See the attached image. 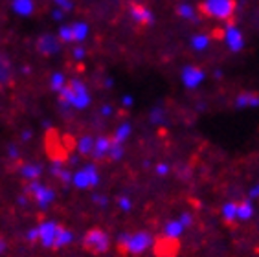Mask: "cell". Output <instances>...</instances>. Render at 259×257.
<instances>
[{"mask_svg":"<svg viewBox=\"0 0 259 257\" xmlns=\"http://www.w3.org/2000/svg\"><path fill=\"white\" fill-rule=\"evenodd\" d=\"M72 182H74L75 188H79V189H87V188H94V186H98V182H100V175H98L96 165L89 163L87 167L77 171V173L74 175V178H72Z\"/></svg>","mask_w":259,"mask_h":257,"instance_id":"cell-4","label":"cell"},{"mask_svg":"<svg viewBox=\"0 0 259 257\" xmlns=\"http://www.w3.org/2000/svg\"><path fill=\"white\" fill-rule=\"evenodd\" d=\"M223 219L226 223H234L237 219V202H226L223 206Z\"/></svg>","mask_w":259,"mask_h":257,"instance_id":"cell-24","label":"cell"},{"mask_svg":"<svg viewBox=\"0 0 259 257\" xmlns=\"http://www.w3.org/2000/svg\"><path fill=\"white\" fill-rule=\"evenodd\" d=\"M110 145H112V138H105V136L98 138L96 140V144H94L92 156H94L96 160L107 158V156H109V151H110Z\"/></svg>","mask_w":259,"mask_h":257,"instance_id":"cell-13","label":"cell"},{"mask_svg":"<svg viewBox=\"0 0 259 257\" xmlns=\"http://www.w3.org/2000/svg\"><path fill=\"white\" fill-rule=\"evenodd\" d=\"M225 42L232 52H241L244 46V37L241 33L239 28H235L234 24H228L225 28Z\"/></svg>","mask_w":259,"mask_h":257,"instance_id":"cell-8","label":"cell"},{"mask_svg":"<svg viewBox=\"0 0 259 257\" xmlns=\"http://www.w3.org/2000/svg\"><path fill=\"white\" fill-rule=\"evenodd\" d=\"M83 55H85V50H83V48H75L74 50V57H75V59H81Z\"/></svg>","mask_w":259,"mask_h":257,"instance_id":"cell-36","label":"cell"},{"mask_svg":"<svg viewBox=\"0 0 259 257\" xmlns=\"http://www.w3.org/2000/svg\"><path fill=\"white\" fill-rule=\"evenodd\" d=\"M39 175H40L39 165H33V163H26V165H22V177H26L28 180H37Z\"/></svg>","mask_w":259,"mask_h":257,"instance_id":"cell-26","label":"cell"},{"mask_svg":"<svg viewBox=\"0 0 259 257\" xmlns=\"http://www.w3.org/2000/svg\"><path fill=\"white\" fill-rule=\"evenodd\" d=\"M54 19L55 20H61V19H63V10H55L54 11Z\"/></svg>","mask_w":259,"mask_h":257,"instance_id":"cell-38","label":"cell"},{"mask_svg":"<svg viewBox=\"0 0 259 257\" xmlns=\"http://www.w3.org/2000/svg\"><path fill=\"white\" fill-rule=\"evenodd\" d=\"M177 13H179L182 19L186 20H195L197 19V10H195L193 6L188 4V2H184V4H179V8H177Z\"/></svg>","mask_w":259,"mask_h":257,"instance_id":"cell-22","label":"cell"},{"mask_svg":"<svg viewBox=\"0 0 259 257\" xmlns=\"http://www.w3.org/2000/svg\"><path fill=\"white\" fill-rule=\"evenodd\" d=\"M94 144H96L94 138L85 136V138H81L79 142H77V151H79V154H83V156L92 154V151H94Z\"/></svg>","mask_w":259,"mask_h":257,"instance_id":"cell-23","label":"cell"},{"mask_svg":"<svg viewBox=\"0 0 259 257\" xmlns=\"http://www.w3.org/2000/svg\"><path fill=\"white\" fill-rule=\"evenodd\" d=\"M28 239H30V241H37V239H39V228L30 230V232H28Z\"/></svg>","mask_w":259,"mask_h":257,"instance_id":"cell-35","label":"cell"},{"mask_svg":"<svg viewBox=\"0 0 259 257\" xmlns=\"http://www.w3.org/2000/svg\"><path fill=\"white\" fill-rule=\"evenodd\" d=\"M72 26V31H74V40L75 42H81V40L87 39V35H89V26L85 22H74Z\"/></svg>","mask_w":259,"mask_h":257,"instance_id":"cell-21","label":"cell"},{"mask_svg":"<svg viewBox=\"0 0 259 257\" xmlns=\"http://www.w3.org/2000/svg\"><path fill=\"white\" fill-rule=\"evenodd\" d=\"M200 10L211 19L230 20L235 13V0H204Z\"/></svg>","mask_w":259,"mask_h":257,"instance_id":"cell-2","label":"cell"},{"mask_svg":"<svg viewBox=\"0 0 259 257\" xmlns=\"http://www.w3.org/2000/svg\"><path fill=\"white\" fill-rule=\"evenodd\" d=\"M70 84H72V89H74V105H72V107H75V109H85V107H89L90 96L85 84L81 83L79 79H72Z\"/></svg>","mask_w":259,"mask_h":257,"instance_id":"cell-9","label":"cell"},{"mask_svg":"<svg viewBox=\"0 0 259 257\" xmlns=\"http://www.w3.org/2000/svg\"><path fill=\"white\" fill-rule=\"evenodd\" d=\"M120 208L125 209V211H129V209H131V200H129V198H127V197L120 198Z\"/></svg>","mask_w":259,"mask_h":257,"instance_id":"cell-33","label":"cell"},{"mask_svg":"<svg viewBox=\"0 0 259 257\" xmlns=\"http://www.w3.org/2000/svg\"><path fill=\"white\" fill-rule=\"evenodd\" d=\"M57 228H59V224L52 223V221L40 224L39 226V241L42 242V246H46V248L54 246L55 235H57Z\"/></svg>","mask_w":259,"mask_h":257,"instance_id":"cell-11","label":"cell"},{"mask_svg":"<svg viewBox=\"0 0 259 257\" xmlns=\"http://www.w3.org/2000/svg\"><path fill=\"white\" fill-rule=\"evenodd\" d=\"M11 8H13V11H15L17 15L28 17L33 11V2L31 0H13Z\"/></svg>","mask_w":259,"mask_h":257,"instance_id":"cell-16","label":"cell"},{"mask_svg":"<svg viewBox=\"0 0 259 257\" xmlns=\"http://www.w3.org/2000/svg\"><path fill=\"white\" fill-rule=\"evenodd\" d=\"M186 230V226L182 224V221H169V223L164 226V235H167V237H175L179 239L180 235H182V232Z\"/></svg>","mask_w":259,"mask_h":257,"instance_id":"cell-14","label":"cell"},{"mask_svg":"<svg viewBox=\"0 0 259 257\" xmlns=\"http://www.w3.org/2000/svg\"><path fill=\"white\" fill-rule=\"evenodd\" d=\"M11 79V64L4 55H0V84L10 83Z\"/></svg>","mask_w":259,"mask_h":257,"instance_id":"cell-20","label":"cell"},{"mask_svg":"<svg viewBox=\"0 0 259 257\" xmlns=\"http://www.w3.org/2000/svg\"><path fill=\"white\" fill-rule=\"evenodd\" d=\"M255 197H259V184L250 189V198H255Z\"/></svg>","mask_w":259,"mask_h":257,"instance_id":"cell-37","label":"cell"},{"mask_svg":"<svg viewBox=\"0 0 259 257\" xmlns=\"http://www.w3.org/2000/svg\"><path fill=\"white\" fill-rule=\"evenodd\" d=\"M65 84L66 83H65V75H63V74H59V72H57V74L52 75V89H54V90H57V92H59Z\"/></svg>","mask_w":259,"mask_h":257,"instance_id":"cell-30","label":"cell"},{"mask_svg":"<svg viewBox=\"0 0 259 257\" xmlns=\"http://www.w3.org/2000/svg\"><path fill=\"white\" fill-rule=\"evenodd\" d=\"M237 107H257L259 105V96L255 92H243L235 99Z\"/></svg>","mask_w":259,"mask_h":257,"instance_id":"cell-15","label":"cell"},{"mask_svg":"<svg viewBox=\"0 0 259 257\" xmlns=\"http://www.w3.org/2000/svg\"><path fill=\"white\" fill-rule=\"evenodd\" d=\"M52 171H54V175L55 177H59L61 180H63V182L65 184H68V182H72V175L68 173V171H65V169L61 167V165H54V167H52Z\"/></svg>","mask_w":259,"mask_h":257,"instance_id":"cell-29","label":"cell"},{"mask_svg":"<svg viewBox=\"0 0 259 257\" xmlns=\"http://www.w3.org/2000/svg\"><path fill=\"white\" fill-rule=\"evenodd\" d=\"M252 215H254V204H252V200H243V202L237 204V219L239 221H248Z\"/></svg>","mask_w":259,"mask_h":257,"instance_id":"cell-18","label":"cell"},{"mask_svg":"<svg viewBox=\"0 0 259 257\" xmlns=\"http://www.w3.org/2000/svg\"><path fill=\"white\" fill-rule=\"evenodd\" d=\"M123 103L127 105V107H129V105H133V98H131V96H125V98H123Z\"/></svg>","mask_w":259,"mask_h":257,"instance_id":"cell-39","label":"cell"},{"mask_svg":"<svg viewBox=\"0 0 259 257\" xmlns=\"http://www.w3.org/2000/svg\"><path fill=\"white\" fill-rule=\"evenodd\" d=\"M121 154H123V144H118L112 140V145H110V151H109V158L110 160H120Z\"/></svg>","mask_w":259,"mask_h":257,"instance_id":"cell-27","label":"cell"},{"mask_svg":"<svg viewBox=\"0 0 259 257\" xmlns=\"http://www.w3.org/2000/svg\"><path fill=\"white\" fill-rule=\"evenodd\" d=\"M26 193L30 195V197L35 198V202L39 204V206H48V204L52 202L55 198V193L52 191L50 188H46V186H42V184H39L37 180H31L30 184H28V188H26Z\"/></svg>","mask_w":259,"mask_h":257,"instance_id":"cell-5","label":"cell"},{"mask_svg":"<svg viewBox=\"0 0 259 257\" xmlns=\"http://www.w3.org/2000/svg\"><path fill=\"white\" fill-rule=\"evenodd\" d=\"M209 42H211V37H209L208 33H197L193 39H191V46H193V50H197V52L206 50L209 46Z\"/></svg>","mask_w":259,"mask_h":257,"instance_id":"cell-19","label":"cell"},{"mask_svg":"<svg viewBox=\"0 0 259 257\" xmlns=\"http://www.w3.org/2000/svg\"><path fill=\"white\" fill-rule=\"evenodd\" d=\"M180 221H182V224H184L186 228H188V226H191V224H193V217H191L190 213H184V215H182V217H180Z\"/></svg>","mask_w":259,"mask_h":257,"instance_id":"cell-32","label":"cell"},{"mask_svg":"<svg viewBox=\"0 0 259 257\" xmlns=\"http://www.w3.org/2000/svg\"><path fill=\"white\" fill-rule=\"evenodd\" d=\"M55 4L59 6L63 11H72V8H74L72 0H55Z\"/></svg>","mask_w":259,"mask_h":257,"instance_id":"cell-31","label":"cell"},{"mask_svg":"<svg viewBox=\"0 0 259 257\" xmlns=\"http://www.w3.org/2000/svg\"><path fill=\"white\" fill-rule=\"evenodd\" d=\"M110 246V239L109 235L100 230V228H92L87 232V235L83 237V248L87 252L94 253V255H100V253H105Z\"/></svg>","mask_w":259,"mask_h":257,"instance_id":"cell-3","label":"cell"},{"mask_svg":"<svg viewBox=\"0 0 259 257\" xmlns=\"http://www.w3.org/2000/svg\"><path fill=\"white\" fill-rule=\"evenodd\" d=\"M182 83L188 87V89H197L202 81H204L206 74H204V70L199 68V66H186L184 70H182Z\"/></svg>","mask_w":259,"mask_h":257,"instance_id":"cell-6","label":"cell"},{"mask_svg":"<svg viewBox=\"0 0 259 257\" xmlns=\"http://www.w3.org/2000/svg\"><path fill=\"white\" fill-rule=\"evenodd\" d=\"M155 253L158 257H175L177 253H179V241H177L175 237L164 235L162 239L156 241Z\"/></svg>","mask_w":259,"mask_h":257,"instance_id":"cell-7","label":"cell"},{"mask_svg":"<svg viewBox=\"0 0 259 257\" xmlns=\"http://www.w3.org/2000/svg\"><path fill=\"white\" fill-rule=\"evenodd\" d=\"M118 246L121 252L127 253H138L145 252L149 246H153V237L147 232H136V233H123L118 239Z\"/></svg>","mask_w":259,"mask_h":257,"instance_id":"cell-1","label":"cell"},{"mask_svg":"<svg viewBox=\"0 0 259 257\" xmlns=\"http://www.w3.org/2000/svg\"><path fill=\"white\" fill-rule=\"evenodd\" d=\"M101 112H103L105 116H109V114H110V107H103V109H101Z\"/></svg>","mask_w":259,"mask_h":257,"instance_id":"cell-40","label":"cell"},{"mask_svg":"<svg viewBox=\"0 0 259 257\" xmlns=\"http://www.w3.org/2000/svg\"><path fill=\"white\" fill-rule=\"evenodd\" d=\"M59 39L63 40V42H72V40H74L72 26H61L59 28Z\"/></svg>","mask_w":259,"mask_h":257,"instance_id":"cell-28","label":"cell"},{"mask_svg":"<svg viewBox=\"0 0 259 257\" xmlns=\"http://www.w3.org/2000/svg\"><path fill=\"white\" fill-rule=\"evenodd\" d=\"M37 50L42 55H54L59 52V40H57L55 35L46 33L42 37H39V40H37Z\"/></svg>","mask_w":259,"mask_h":257,"instance_id":"cell-12","label":"cell"},{"mask_svg":"<svg viewBox=\"0 0 259 257\" xmlns=\"http://www.w3.org/2000/svg\"><path fill=\"white\" fill-rule=\"evenodd\" d=\"M167 171H169V165H167V163H158V165H156V173L158 175H167Z\"/></svg>","mask_w":259,"mask_h":257,"instance_id":"cell-34","label":"cell"},{"mask_svg":"<svg viewBox=\"0 0 259 257\" xmlns=\"http://www.w3.org/2000/svg\"><path fill=\"white\" fill-rule=\"evenodd\" d=\"M129 13H131V17H133V20L140 26H149V24H153V20H155L153 11H151L149 8H145L144 4H133Z\"/></svg>","mask_w":259,"mask_h":257,"instance_id":"cell-10","label":"cell"},{"mask_svg":"<svg viewBox=\"0 0 259 257\" xmlns=\"http://www.w3.org/2000/svg\"><path fill=\"white\" fill-rule=\"evenodd\" d=\"M72 242V232H68L66 228L59 226L57 228V235H55V241H54V246L52 248H63L66 244Z\"/></svg>","mask_w":259,"mask_h":257,"instance_id":"cell-17","label":"cell"},{"mask_svg":"<svg viewBox=\"0 0 259 257\" xmlns=\"http://www.w3.org/2000/svg\"><path fill=\"white\" fill-rule=\"evenodd\" d=\"M4 250H6V242L2 241V239H0V253L4 252Z\"/></svg>","mask_w":259,"mask_h":257,"instance_id":"cell-41","label":"cell"},{"mask_svg":"<svg viewBox=\"0 0 259 257\" xmlns=\"http://www.w3.org/2000/svg\"><path fill=\"white\" fill-rule=\"evenodd\" d=\"M129 134H131V125L123 123V125H120V127L116 128V133H114V136H112V140H114V142H118V144H123L125 140L129 138Z\"/></svg>","mask_w":259,"mask_h":257,"instance_id":"cell-25","label":"cell"}]
</instances>
